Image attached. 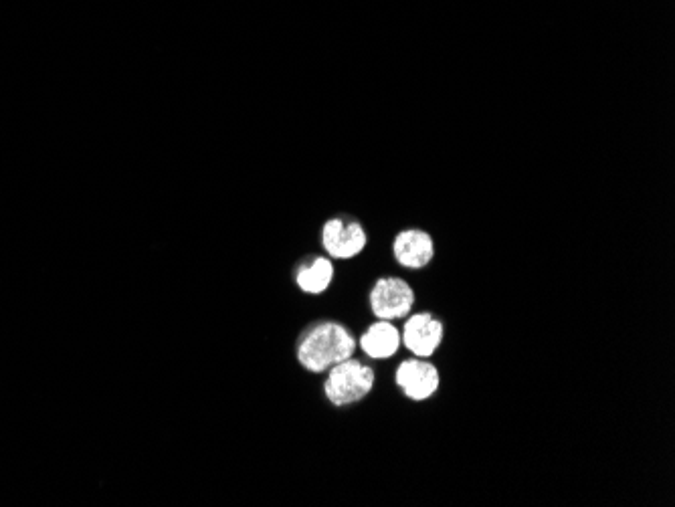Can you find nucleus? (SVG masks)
<instances>
[{
    "label": "nucleus",
    "mask_w": 675,
    "mask_h": 507,
    "mask_svg": "<svg viewBox=\"0 0 675 507\" xmlns=\"http://www.w3.org/2000/svg\"><path fill=\"white\" fill-rule=\"evenodd\" d=\"M354 338L340 324L326 322L312 328L298 346V360L312 372H324L352 356Z\"/></svg>",
    "instance_id": "obj_1"
},
{
    "label": "nucleus",
    "mask_w": 675,
    "mask_h": 507,
    "mask_svg": "<svg viewBox=\"0 0 675 507\" xmlns=\"http://www.w3.org/2000/svg\"><path fill=\"white\" fill-rule=\"evenodd\" d=\"M443 338V326L439 320H435L431 314H417L413 316L405 332L401 334V344H405L407 350H411L419 358L431 356Z\"/></svg>",
    "instance_id": "obj_5"
},
{
    "label": "nucleus",
    "mask_w": 675,
    "mask_h": 507,
    "mask_svg": "<svg viewBox=\"0 0 675 507\" xmlns=\"http://www.w3.org/2000/svg\"><path fill=\"white\" fill-rule=\"evenodd\" d=\"M415 301V293L407 281L397 277H382L376 281L370 293V306L376 318L397 320L405 318Z\"/></svg>",
    "instance_id": "obj_3"
},
{
    "label": "nucleus",
    "mask_w": 675,
    "mask_h": 507,
    "mask_svg": "<svg viewBox=\"0 0 675 507\" xmlns=\"http://www.w3.org/2000/svg\"><path fill=\"white\" fill-rule=\"evenodd\" d=\"M397 384L413 400H425L435 394L439 386L437 368L429 362L407 360L397 370Z\"/></svg>",
    "instance_id": "obj_6"
},
{
    "label": "nucleus",
    "mask_w": 675,
    "mask_h": 507,
    "mask_svg": "<svg viewBox=\"0 0 675 507\" xmlns=\"http://www.w3.org/2000/svg\"><path fill=\"white\" fill-rule=\"evenodd\" d=\"M395 257L403 267H411V269H419L425 267L431 259H433V239L417 229L411 231H403L397 239H395Z\"/></svg>",
    "instance_id": "obj_7"
},
{
    "label": "nucleus",
    "mask_w": 675,
    "mask_h": 507,
    "mask_svg": "<svg viewBox=\"0 0 675 507\" xmlns=\"http://www.w3.org/2000/svg\"><path fill=\"white\" fill-rule=\"evenodd\" d=\"M374 386V372L362 366L356 360H344L332 366L330 376L326 380V396L330 402L344 407V404L362 400Z\"/></svg>",
    "instance_id": "obj_2"
},
{
    "label": "nucleus",
    "mask_w": 675,
    "mask_h": 507,
    "mask_svg": "<svg viewBox=\"0 0 675 507\" xmlns=\"http://www.w3.org/2000/svg\"><path fill=\"white\" fill-rule=\"evenodd\" d=\"M334 277V267L328 259L318 257L314 259L310 265L302 267L298 271V285L306 291V293H322L328 289L330 281Z\"/></svg>",
    "instance_id": "obj_9"
},
{
    "label": "nucleus",
    "mask_w": 675,
    "mask_h": 507,
    "mask_svg": "<svg viewBox=\"0 0 675 507\" xmlns=\"http://www.w3.org/2000/svg\"><path fill=\"white\" fill-rule=\"evenodd\" d=\"M399 346H401V332L395 326H391L389 320L372 324L368 332L360 338V348L364 350V354L376 360L393 356L399 350Z\"/></svg>",
    "instance_id": "obj_8"
},
{
    "label": "nucleus",
    "mask_w": 675,
    "mask_h": 507,
    "mask_svg": "<svg viewBox=\"0 0 675 507\" xmlns=\"http://www.w3.org/2000/svg\"><path fill=\"white\" fill-rule=\"evenodd\" d=\"M324 249L334 259L356 257L366 245V233L358 223H346L342 219H330L322 229Z\"/></svg>",
    "instance_id": "obj_4"
}]
</instances>
